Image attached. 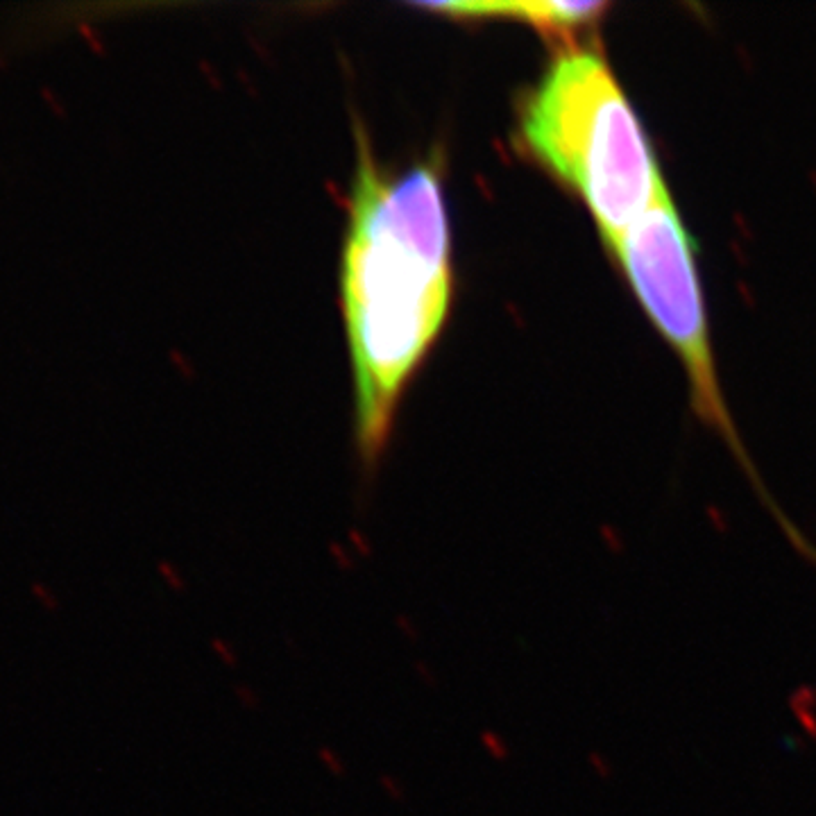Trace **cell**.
I'll use <instances>...</instances> for the list:
<instances>
[{
  "mask_svg": "<svg viewBox=\"0 0 816 816\" xmlns=\"http://www.w3.org/2000/svg\"><path fill=\"white\" fill-rule=\"evenodd\" d=\"M357 379L359 443L374 460L408 374L440 331L452 297L449 225L431 168L385 177L363 152L342 268Z\"/></svg>",
  "mask_w": 816,
  "mask_h": 816,
  "instance_id": "obj_1",
  "label": "cell"
},
{
  "mask_svg": "<svg viewBox=\"0 0 816 816\" xmlns=\"http://www.w3.org/2000/svg\"><path fill=\"white\" fill-rule=\"evenodd\" d=\"M528 150L579 193L605 245L667 195L651 141L601 55L564 52L526 102Z\"/></svg>",
  "mask_w": 816,
  "mask_h": 816,
  "instance_id": "obj_2",
  "label": "cell"
},
{
  "mask_svg": "<svg viewBox=\"0 0 816 816\" xmlns=\"http://www.w3.org/2000/svg\"><path fill=\"white\" fill-rule=\"evenodd\" d=\"M608 247L648 318L685 363L700 415L735 435L715 370L692 238L669 193Z\"/></svg>",
  "mask_w": 816,
  "mask_h": 816,
  "instance_id": "obj_3",
  "label": "cell"
},
{
  "mask_svg": "<svg viewBox=\"0 0 816 816\" xmlns=\"http://www.w3.org/2000/svg\"><path fill=\"white\" fill-rule=\"evenodd\" d=\"M433 12L458 18H519L551 35H571L599 20L605 3H443L428 5Z\"/></svg>",
  "mask_w": 816,
  "mask_h": 816,
  "instance_id": "obj_4",
  "label": "cell"
},
{
  "mask_svg": "<svg viewBox=\"0 0 816 816\" xmlns=\"http://www.w3.org/2000/svg\"><path fill=\"white\" fill-rule=\"evenodd\" d=\"M478 741H481V748H483L493 760L504 762V760L510 758V746H508V741H506L504 737H501L497 730L486 728L483 732H481Z\"/></svg>",
  "mask_w": 816,
  "mask_h": 816,
  "instance_id": "obj_5",
  "label": "cell"
},
{
  "mask_svg": "<svg viewBox=\"0 0 816 816\" xmlns=\"http://www.w3.org/2000/svg\"><path fill=\"white\" fill-rule=\"evenodd\" d=\"M318 762H320V767L327 771L329 776H333V778L347 776V762H345V758L333 746L322 744L318 748Z\"/></svg>",
  "mask_w": 816,
  "mask_h": 816,
  "instance_id": "obj_6",
  "label": "cell"
},
{
  "mask_svg": "<svg viewBox=\"0 0 816 816\" xmlns=\"http://www.w3.org/2000/svg\"><path fill=\"white\" fill-rule=\"evenodd\" d=\"M209 648H211L214 657H216V660L221 662L223 667H227V669H236V667H238V662H240L238 651H236V646L227 640V637H223V635H214V637H211V642H209Z\"/></svg>",
  "mask_w": 816,
  "mask_h": 816,
  "instance_id": "obj_7",
  "label": "cell"
},
{
  "mask_svg": "<svg viewBox=\"0 0 816 816\" xmlns=\"http://www.w3.org/2000/svg\"><path fill=\"white\" fill-rule=\"evenodd\" d=\"M156 571H159L161 583L171 592H175V594L186 592V579H184V574H182L180 567H177V564H173V562H159V564H156Z\"/></svg>",
  "mask_w": 816,
  "mask_h": 816,
  "instance_id": "obj_8",
  "label": "cell"
},
{
  "mask_svg": "<svg viewBox=\"0 0 816 816\" xmlns=\"http://www.w3.org/2000/svg\"><path fill=\"white\" fill-rule=\"evenodd\" d=\"M379 789L385 793V798H390L392 803H406V798H408L404 780L392 776V773H381V776H379Z\"/></svg>",
  "mask_w": 816,
  "mask_h": 816,
  "instance_id": "obj_9",
  "label": "cell"
},
{
  "mask_svg": "<svg viewBox=\"0 0 816 816\" xmlns=\"http://www.w3.org/2000/svg\"><path fill=\"white\" fill-rule=\"evenodd\" d=\"M234 696L240 703V707H245V710H261V705H264L261 694L256 692L252 685H247V683H238L234 687Z\"/></svg>",
  "mask_w": 816,
  "mask_h": 816,
  "instance_id": "obj_10",
  "label": "cell"
},
{
  "mask_svg": "<svg viewBox=\"0 0 816 816\" xmlns=\"http://www.w3.org/2000/svg\"><path fill=\"white\" fill-rule=\"evenodd\" d=\"M329 553H331L333 564H336V567H338L340 571H352L354 567H357V562H354V556L350 553V549H345V544H340V542H331Z\"/></svg>",
  "mask_w": 816,
  "mask_h": 816,
  "instance_id": "obj_11",
  "label": "cell"
},
{
  "mask_svg": "<svg viewBox=\"0 0 816 816\" xmlns=\"http://www.w3.org/2000/svg\"><path fill=\"white\" fill-rule=\"evenodd\" d=\"M413 669H415V678L420 680V683H422L426 689H438V687H440V678H438L435 669H433L431 664H428V662L417 660Z\"/></svg>",
  "mask_w": 816,
  "mask_h": 816,
  "instance_id": "obj_12",
  "label": "cell"
},
{
  "mask_svg": "<svg viewBox=\"0 0 816 816\" xmlns=\"http://www.w3.org/2000/svg\"><path fill=\"white\" fill-rule=\"evenodd\" d=\"M395 626H397V631H400V635L404 637V640H408V642L420 640V626H417V622L413 619V617L397 614L395 617Z\"/></svg>",
  "mask_w": 816,
  "mask_h": 816,
  "instance_id": "obj_13",
  "label": "cell"
},
{
  "mask_svg": "<svg viewBox=\"0 0 816 816\" xmlns=\"http://www.w3.org/2000/svg\"><path fill=\"white\" fill-rule=\"evenodd\" d=\"M350 544H352V549L357 551L361 558H370L372 556V542L365 536H361L359 531L350 533Z\"/></svg>",
  "mask_w": 816,
  "mask_h": 816,
  "instance_id": "obj_14",
  "label": "cell"
},
{
  "mask_svg": "<svg viewBox=\"0 0 816 816\" xmlns=\"http://www.w3.org/2000/svg\"><path fill=\"white\" fill-rule=\"evenodd\" d=\"M41 96H44V98L50 102V107H55L57 111H61V104H59L57 98H52V91H50V89H44V91H41Z\"/></svg>",
  "mask_w": 816,
  "mask_h": 816,
  "instance_id": "obj_15",
  "label": "cell"
},
{
  "mask_svg": "<svg viewBox=\"0 0 816 816\" xmlns=\"http://www.w3.org/2000/svg\"><path fill=\"white\" fill-rule=\"evenodd\" d=\"M0 68H7V61L3 59V55H0Z\"/></svg>",
  "mask_w": 816,
  "mask_h": 816,
  "instance_id": "obj_16",
  "label": "cell"
}]
</instances>
